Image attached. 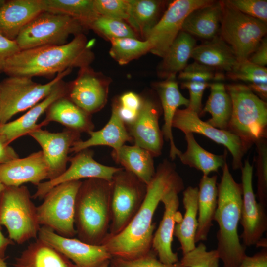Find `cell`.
<instances>
[{
	"instance_id": "56",
	"label": "cell",
	"mask_w": 267,
	"mask_h": 267,
	"mask_svg": "<svg viewBox=\"0 0 267 267\" xmlns=\"http://www.w3.org/2000/svg\"><path fill=\"white\" fill-rule=\"evenodd\" d=\"M6 259L0 258V267H8L5 260Z\"/></svg>"
},
{
	"instance_id": "20",
	"label": "cell",
	"mask_w": 267,
	"mask_h": 267,
	"mask_svg": "<svg viewBox=\"0 0 267 267\" xmlns=\"http://www.w3.org/2000/svg\"><path fill=\"white\" fill-rule=\"evenodd\" d=\"M160 113L155 101L143 99L135 120L128 126L134 144L148 150L153 157L161 155L163 145V135L159 125Z\"/></svg>"
},
{
	"instance_id": "40",
	"label": "cell",
	"mask_w": 267,
	"mask_h": 267,
	"mask_svg": "<svg viewBox=\"0 0 267 267\" xmlns=\"http://www.w3.org/2000/svg\"><path fill=\"white\" fill-rule=\"evenodd\" d=\"M220 260L216 249L208 251L205 244L201 242L183 255L179 262L183 267H219Z\"/></svg>"
},
{
	"instance_id": "11",
	"label": "cell",
	"mask_w": 267,
	"mask_h": 267,
	"mask_svg": "<svg viewBox=\"0 0 267 267\" xmlns=\"http://www.w3.org/2000/svg\"><path fill=\"white\" fill-rule=\"evenodd\" d=\"M111 222L109 235H116L130 223L146 194L147 185L122 168L111 180Z\"/></svg>"
},
{
	"instance_id": "28",
	"label": "cell",
	"mask_w": 267,
	"mask_h": 267,
	"mask_svg": "<svg viewBox=\"0 0 267 267\" xmlns=\"http://www.w3.org/2000/svg\"><path fill=\"white\" fill-rule=\"evenodd\" d=\"M13 267H77L64 255L37 238L15 259Z\"/></svg>"
},
{
	"instance_id": "32",
	"label": "cell",
	"mask_w": 267,
	"mask_h": 267,
	"mask_svg": "<svg viewBox=\"0 0 267 267\" xmlns=\"http://www.w3.org/2000/svg\"><path fill=\"white\" fill-rule=\"evenodd\" d=\"M196 43L192 35L181 31L162 57L157 69L158 75L165 79L176 78L177 73L187 65Z\"/></svg>"
},
{
	"instance_id": "9",
	"label": "cell",
	"mask_w": 267,
	"mask_h": 267,
	"mask_svg": "<svg viewBox=\"0 0 267 267\" xmlns=\"http://www.w3.org/2000/svg\"><path fill=\"white\" fill-rule=\"evenodd\" d=\"M87 30L78 20L67 15L43 11L21 30L15 39L21 50L68 43L71 35Z\"/></svg>"
},
{
	"instance_id": "42",
	"label": "cell",
	"mask_w": 267,
	"mask_h": 267,
	"mask_svg": "<svg viewBox=\"0 0 267 267\" xmlns=\"http://www.w3.org/2000/svg\"><path fill=\"white\" fill-rule=\"evenodd\" d=\"M257 150L256 160L258 201L264 207L267 206V144L265 139L255 142Z\"/></svg>"
},
{
	"instance_id": "12",
	"label": "cell",
	"mask_w": 267,
	"mask_h": 267,
	"mask_svg": "<svg viewBox=\"0 0 267 267\" xmlns=\"http://www.w3.org/2000/svg\"><path fill=\"white\" fill-rule=\"evenodd\" d=\"M212 0H176L170 2L145 40L150 43V52L163 57L181 31L184 20L193 10L213 3Z\"/></svg>"
},
{
	"instance_id": "14",
	"label": "cell",
	"mask_w": 267,
	"mask_h": 267,
	"mask_svg": "<svg viewBox=\"0 0 267 267\" xmlns=\"http://www.w3.org/2000/svg\"><path fill=\"white\" fill-rule=\"evenodd\" d=\"M110 78L95 71L90 66L79 69L76 78L67 83L66 96L91 115L106 105Z\"/></svg>"
},
{
	"instance_id": "29",
	"label": "cell",
	"mask_w": 267,
	"mask_h": 267,
	"mask_svg": "<svg viewBox=\"0 0 267 267\" xmlns=\"http://www.w3.org/2000/svg\"><path fill=\"white\" fill-rule=\"evenodd\" d=\"M191 58L195 61L227 73L230 71L237 62L231 47L218 35L196 45Z\"/></svg>"
},
{
	"instance_id": "4",
	"label": "cell",
	"mask_w": 267,
	"mask_h": 267,
	"mask_svg": "<svg viewBox=\"0 0 267 267\" xmlns=\"http://www.w3.org/2000/svg\"><path fill=\"white\" fill-rule=\"evenodd\" d=\"M111 181L88 178L82 181L75 200L74 224L78 239L101 245L109 234Z\"/></svg>"
},
{
	"instance_id": "38",
	"label": "cell",
	"mask_w": 267,
	"mask_h": 267,
	"mask_svg": "<svg viewBox=\"0 0 267 267\" xmlns=\"http://www.w3.org/2000/svg\"><path fill=\"white\" fill-rule=\"evenodd\" d=\"M109 54L119 64L123 65L150 52L151 46L147 40L124 38L112 40Z\"/></svg>"
},
{
	"instance_id": "54",
	"label": "cell",
	"mask_w": 267,
	"mask_h": 267,
	"mask_svg": "<svg viewBox=\"0 0 267 267\" xmlns=\"http://www.w3.org/2000/svg\"><path fill=\"white\" fill-rule=\"evenodd\" d=\"M4 186L0 182V193L4 188ZM14 244V242L8 237H5L0 228V258L6 259L5 254L8 247Z\"/></svg>"
},
{
	"instance_id": "1",
	"label": "cell",
	"mask_w": 267,
	"mask_h": 267,
	"mask_svg": "<svg viewBox=\"0 0 267 267\" xmlns=\"http://www.w3.org/2000/svg\"><path fill=\"white\" fill-rule=\"evenodd\" d=\"M176 188H184L182 179L174 164L165 160L159 165L153 178L147 185L145 199L132 221L119 234L108 235L102 244L112 257L134 259L151 250L155 211L163 196Z\"/></svg>"
},
{
	"instance_id": "15",
	"label": "cell",
	"mask_w": 267,
	"mask_h": 267,
	"mask_svg": "<svg viewBox=\"0 0 267 267\" xmlns=\"http://www.w3.org/2000/svg\"><path fill=\"white\" fill-rule=\"evenodd\" d=\"M242 201L240 224L243 227L241 238L245 246L257 245L267 230L266 208L256 199L253 187V168L246 159L241 168Z\"/></svg>"
},
{
	"instance_id": "36",
	"label": "cell",
	"mask_w": 267,
	"mask_h": 267,
	"mask_svg": "<svg viewBox=\"0 0 267 267\" xmlns=\"http://www.w3.org/2000/svg\"><path fill=\"white\" fill-rule=\"evenodd\" d=\"M185 138L187 149L178 157L183 164L201 171L203 175L209 176L210 173L222 168L226 162V151L223 155L207 151L197 143L191 133L185 134Z\"/></svg>"
},
{
	"instance_id": "27",
	"label": "cell",
	"mask_w": 267,
	"mask_h": 267,
	"mask_svg": "<svg viewBox=\"0 0 267 267\" xmlns=\"http://www.w3.org/2000/svg\"><path fill=\"white\" fill-rule=\"evenodd\" d=\"M217 176L203 175L200 179L198 194V226L195 243L206 241L213 225L217 207Z\"/></svg>"
},
{
	"instance_id": "21",
	"label": "cell",
	"mask_w": 267,
	"mask_h": 267,
	"mask_svg": "<svg viewBox=\"0 0 267 267\" xmlns=\"http://www.w3.org/2000/svg\"><path fill=\"white\" fill-rule=\"evenodd\" d=\"M49 174V168L41 150L0 165V182L4 186H20L26 183L38 186L48 179Z\"/></svg>"
},
{
	"instance_id": "17",
	"label": "cell",
	"mask_w": 267,
	"mask_h": 267,
	"mask_svg": "<svg viewBox=\"0 0 267 267\" xmlns=\"http://www.w3.org/2000/svg\"><path fill=\"white\" fill-rule=\"evenodd\" d=\"M38 238L59 251L77 267H99L112 257L103 245H91L78 238L60 236L41 226Z\"/></svg>"
},
{
	"instance_id": "24",
	"label": "cell",
	"mask_w": 267,
	"mask_h": 267,
	"mask_svg": "<svg viewBox=\"0 0 267 267\" xmlns=\"http://www.w3.org/2000/svg\"><path fill=\"white\" fill-rule=\"evenodd\" d=\"M44 11L42 0H8L0 7V34L15 40L21 30Z\"/></svg>"
},
{
	"instance_id": "3",
	"label": "cell",
	"mask_w": 267,
	"mask_h": 267,
	"mask_svg": "<svg viewBox=\"0 0 267 267\" xmlns=\"http://www.w3.org/2000/svg\"><path fill=\"white\" fill-rule=\"evenodd\" d=\"M218 185L217 207L214 220L218 226V251L223 267H238L247 256L246 247L239 240L238 224L242 201L241 184L236 182L226 162Z\"/></svg>"
},
{
	"instance_id": "23",
	"label": "cell",
	"mask_w": 267,
	"mask_h": 267,
	"mask_svg": "<svg viewBox=\"0 0 267 267\" xmlns=\"http://www.w3.org/2000/svg\"><path fill=\"white\" fill-rule=\"evenodd\" d=\"M88 134L87 140L75 142L70 149V153L77 152L96 146H108L117 152L127 142H131L133 139L117 110L116 101L113 102L110 118L105 126L97 131H92Z\"/></svg>"
},
{
	"instance_id": "22",
	"label": "cell",
	"mask_w": 267,
	"mask_h": 267,
	"mask_svg": "<svg viewBox=\"0 0 267 267\" xmlns=\"http://www.w3.org/2000/svg\"><path fill=\"white\" fill-rule=\"evenodd\" d=\"M67 83L63 80L54 86L52 90L45 98L30 108L28 111L17 119L0 125V134L6 142L10 144L16 139L42 128L41 123L37 124L39 118L45 113L48 107L57 99L66 95Z\"/></svg>"
},
{
	"instance_id": "51",
	"label": "cell",
	"mask_w": 267,
	"mask_h": 267,
	"mask_svg": "<svg viewBox=\"0 0 267 267\" xmlns=\"http://www.w3.org/2000/svg\"><path fill=\"white\" fill-rule=\"evenodd\" d=\"M248 60L259 66L265 67L267 64V39L264 37L259 45L251 54Z\"/></svg>"
},
{
	"instance_id": "16",
	"label": "cell",
	"mask_w": 267,
	"mask_h": 267,
	"mask_svg": "<svg viewBox=\"0 0 267 267\" xmlns=\"http://www.w3.org/2000/svg\"><path fill=\"white\" fill-rule=\"evenodd\" d=\"M93 156V151L88 148L70 157L69 168L57 178L42 182L37 186V190L32 196V198L43 199L53 187L66 182L92 178L111 181L114 174L122 168L103 165L94 160Z\"/></svg>"
},
{
	"instance_id": "26",
	"label": "cell",
	"mask_w": 267,
	"mask_h": 267,
	"mask_svg": "<svg viewBox=\"0 0 267 267\" xmlns=\"http://www.w3.org/2000/svg\"><path fill=\"white\" fill-rule=\"evenodd\" d=\"M45 117L41 123L46 126L51 122H58L79 133L93 131L91 115L82 110L66 96L54 101L46 109Z\"/></svg>"
},
{
	"instance_id": "57",
	"label": "cell",
	"mask_w": 267,
	"mask_h": 267,
	"mask_svg": "<svg viewBox=\"0 0 267 267\" xmlns=\"http://www.w3.org/2000/svg\"><path fill=\"white\" fill-rule=\"evenodd\" d=\"M109 261H110V260L105 262L104 263H103L99 267H109Z\"/></svg>"
},
{
	"instance_id": "6",
	"label": "cell",
	"mask_w": 267,
	"mask_h": 267,
	"mask_svg": "<svg viewBox=\"0 0 267 267\" xmlns=\"http://www.w3.org/2000/svg\"><path fill=\"white\" fill-rule=\"evenodd\" d=\"M232 104L228 130L251 145L267 137V103L245 85L225 86Z\"/></svg>"
},
{
	"instance_id": "58",
	"label": "cell",
	"mask_w": 267,
	"mask_h": 267,
	"mask_svg": "<svg viewBox=\"0 0 267 267\" xmlns=\"http://www.w3.org/2000/svg\"><path fill=\"white\" fill-rule=\"evenodd\" d=\"M6 0H0V7H1L5 3Z\"/></svg>"
},
{
	"instance_id": "8",
	"label": "cell",
	"mask_w": 267,
	"mask_h": 267,
	"mask_svg": "<svg viewBox=\"0 0 267 267\" xmlns=\"http://www.w3.org/2000/svg\"><path fill=\"white\" fill-rule=\"evenodd\" d=\"M220 1V36L231 47L237 61L247 60L265 37L267 23L241 12L228 0Z\"/></svg>"
},
{
	"instance_id": "44",
	"label": "cell",
	"mask_w": 267,
	"mask_h": 267,
	"mask_svg": "<svg viewBox=\"0 0 267 267\" xmlns=\"http://www.w3.org/2000/svg\"><path fill=\"white\" fill-rule=\"evenodd\" d=\"M99 15L127 21L128 18L129 0H94Z\"/></svg>"
},
{
	"instance_id": "55",
	"label": "cell",
	"mask_w": 267,
	"mask_h": 267,
	"mask_svg": "<svg viewBox=\"0 0 267 267\" xmlns=\"http://www.w3.org/2000/svg\"><path fill=\"white\" fill-rule=\"evenodd\" d=\"M256 94H258L262 100L267 98V83L250 84L247 85Z\"/></svg>"
},
{
	"instance_id": "2",
	"label": "cell",
	"mask_w": 267,
	"mask_h": 267,
	"mask_svg": "<svg viewBox=\"0 0 267 267\" xmlns=\"http://www.w3.org/2000/svg\"><path fill=\"white\" fill-rule=\"evenodd\" d=\"M94 42L82 33L62 45L20 50L7 60L2 72L8 76L53 79L67 69L89 66L94 59Z\"/></svg>"
},
{
	"instance_id": "50",
	"label": "cell",
	"mask_w": 267,
	"mask_h": 267,
	"mask_svg": "<svg viewBox=\"0 0 267 267\" xmlns=\"http://www.w3.org/2000/svg\"><path fill=\"white\" fill-rule=\"evenodd\" d=\"M143 99L136 93L129 91L123 94L118 99L119 105L125 108L139 111Z\"/></svg>"
},
{
	"instance_id": "48",
	"label": "cell",
	"mask_w": 267,
	"mask_h": 267,
	"mask_svg": "<svg viewBox=\"0 0 267 267\" xmlns=\"http://www.w3.org/2000/svg\"><path fill=\"white\" fill-rule=\"evenodd\" d=\"M20 50L15 40L8 39L0 34V72H2L7 60Z\"/></svg>"
},
{
	"instance_id": "5",
	"label": "cell",
	"mask_w": 267,
	"mask_h": 267,
	"mask_svg": "<svg viewBox=\"0 0 267 267\" xmlns=\"http://www.w3.org/2000/svg\"><path fill=\"white\" fill-rule=\"evenodd\" d=\"M32 198L23 185L4 186L0 193V225L6 227L8 238L18 244L37 239L41 227Z\"/></svg>"
},
{
	"instance_id": "43",
	"label": "cell",
	"mask_w": 267,
	"mask_h": 267,
	"mask_svg": "<svg viewBox=\"0 0 267 267\" xmlns=\"http://www.w3.org/2000/svg\"><path fill=\"white\" fill-rule=\"evenodd\" d=\"M108 267H183L179 261L174 264L161 262L156 253L151 250L147 254L134 259H125L112 257Z\"/></svg>"
},
{
	"instance_id": "41",
	"label": "cell",
	"mask_w": 267,
	"mask_h": 267,
	"mask_svg": "<svg viewBox=\"0 0 267 267\" xmlns=\"http://www.w3.org/2000/svg\"><path fill=\"white\" fill-rule=\"evenodd\" d=\"M228 76L235 80H241L249 84L267 83V69L250 62L248 59L237 61Z\"/></svg>"
},
{
	"instance_id": "39",
	"label": "cell",
	"mask_w": 267,
	"mask_h": 267,
	"mask_svg": "<svg viewBox=\"0 0 267 267\" xmlns=\"http://www.w3.org/2000/svg\"><path fill=\"white\" fill-rule=\"evenodd\" d=\"M89 29L105 39L137 38L132 27L125 21L99 15L91 24Z\"/></svg>"
},
{
	"instance_id": "53",
	"label": "cell",
	"mask_w": 267,
	"mask_h": 267,
	"mask_svg": "<svg viewBox=\"0 0 267 267\" xmlns=\"http://www.w3.org/2000/svg\"><path fill=\"white\" fill-rule=\"evenodd\" d=\"M119 116L125 125L132 124L136 119L139 111H135L121 106L118 100H115Z\"/></svg>"
},
{
	"instance_id": "33",
	"label": "cell",
	"mask_w": 267,
	"mask_h": 267,
	"mask_svg": "<svg viewBox=\"0 0 267 267\" xmlns=\"http://www.w3.org/2000/svg\"><path fill=\"white\" fill-rule=\"evenodd\" d=\"M115 161L148 185L155 174L153 156L148 150L136 145H124L117 152H112Z\"/></svg>"
},
{
	"instance_id": "45",
	"label": "cell",
	"mask_w": 267,
	"mask_h": 267,
	"mask_svg": "<svg viewBox=\"0 0 267 267\" xmlns=\"http://www.w3.org/2000/svg\"><path fill=\"white\" fill-rule=\"evenodd\" d=\"M214 70L211 67L194 61L179 72L178 78L184 81L205 83L214 79H222V75H216Z\"/></svg>"
},
{
	"instance_id": "19",
	"label": "cell",
	"mask_w": 267,
	"mask_h": 267,
	"mask_svg": "<svg viewBox=\"0 0 267 267\" xmlns=\"http://www.w3.org/2000/svg\"><path fill=\"white\" fill-rule=\"evenodd\" d=\"M183 189L174 188L165 194L161 200L164 206L162 219L153 234L152 250L158 259L166 264L179 261L178 254L172 250V243L176 222H180L182 217L178 209L179 206L178 193Z\"/></svg>"
},
{
	"instance_id": "18",
	"label": "cell",
	"mask_w": 267,
	"mask_h": 267,
	"mask_svg": "<svg viewBox=\"0 0 267 267\" xmlns=\"http://www.w3.org/2000/svg\"><path fill=\"white\" fill-rule=\"evenodd\" d=\"M80 133L67 129L53 133L42 128L31 132L29 135L40 145L49 171L48 180L53 179L67 169L68 154L73 144L80 140Z\"/></svg>"
},
{
	"instance_id": "37",
	"label": "cell",
	"mask_w": 267,
	"mask_h": 267,
	"mask_svg": "<svg viewBox=\"0 0 267 267\" xmlns=\"http://www.w3.org/2000/svg\"><path fill=\"white\" fill-rule=\"evenodd\" d=\"M44 11L69 16L80 22L86 30L99 16L94 0H42Z\"/></svg>"
},
{
	"instance_id": "10",
	"label": "cell",
	"mask_w": 267,
	"mask_h": 267,
	"mask_svg": "<svg viewBox=\"0 0 267 267\" xmlns=\"http://www.w3.org/2000/svg\"><path fill=\"white\" fill-rule=\"evenodd\" d=\"M81 180L58 184L44 196L43 202L37 207L38 222L63 237L76 235L74 224L75 205Z\"/></svg>"
},
{
	"instance_id": "34",
	"label": "cell",
	"mask_w": 267,
	"mask_h": 267,
	"mask_svg": "<svg viewBox=\"0 0 267 267\" xmlns=\"http://www.w3.org/2000/svg\"><path fill=\"white\" fill-rule=\"evenodd\" d=\"M166 3L159 0H129L127 23L145 40L148 32L161 17Z\"/></svg>"
},
{
	"instance_id": "7",
	"label": "cell",
	"mask_w": 267,
	"mask_h": 267,
	"mask_svg": "<svg viewBox=\"0 0 267 267\" xmlns=\"http://www.w3.org/2000/svg\"><path fill=\"white\" fill-rule=\"evenodd\" d=\"M72 70L68 69L58 74L45 84L23 76H8L3 79L0 82V125L8 122L15 115L29 110L45 98Z\"/></svg>"
},
{
	"instance_id": "49",
	"label": "cell",
	"mask_w": 267,
	"mask_h": 267,
	"mask_svg": "<svg viewBox=\"0 0 267 267\" xmlns=\"http://www.w3.org/2000/svg\"><path fill=\"white\" fill-rule=\"evenodd\" d=\"M238 267H267V248L251 256L247 255Z\"/></svg>"
},
{
	"instance_id": "52",
	"label": "cell",
	"mask_w": 267,
	"mask_h": 267,
	"mask_svg": "<svg viewBox=\"0 0 267 267\" xmlns=\"http://www.w3.org/2000/svg\"><path fill=\"white\" fill-rule=\"evenodd\" d=\"M9 145L0 134V165L19 158L17 152Z\"/></svg>"
},
{
	"instance_id": "46",
	"label": "cell",
	"mask_w": 267,
	"mask_h": 267,
	"mask_svg": "<svg viewBox=\"0 0 267 267\" xmlns=\"http://www.w3.org/2000/svg\"><path fill=\"white\" fill-rule=\"evenodd\" d=\"M228 1L241 12L267 23L266 0H228Z\"/></svg>"
},
{
	"instance_id": "30",
	"label": "cell",
	"mask_w": 267,
	"mask_h": 267,
	"mask_svg": "<svg viewBox=\"0 0 267 267\" xmlns=\"http://www.w3.org/2000/svg\"><path fill=\"white\" fill-rule=\"evenodd\" d=\"M198 194L197 187L188 186L183 192V204L185 209L181 220L176 224L174 236L180 244L184 255L196 246L195 241L198 226Z\"/></svg>"
},
{
	"instance_id": "59",
	"label": "cell",
	"mask_w": 267,
	"mask_h": 267,
	"mask_svg": "<svg viewBox=\"0 0 267 267\" xmlns=\"http://www.w3.org/2000/svg\"></svg>"
},
{
	"instance_id": "35",
	"label": "cell",
	"mask_w": 267,
	"mask_h": 267,
	"mask_svg": "<svg viewBox=\"0 0 267 267\" xmlns=\"http://www.w3.org/2000/svg\"><path fill=\"white\" fill-rule=\"evenodd\" d=\"M209 86L210 94L201 115L209 113L211 118L206 121L208 124L219 129L228 130L232 111L231 97L222 83L215 82L210 84Z\"/></svg>"
},
{
	"instance_id": "47",
	"label": "cell",
	"mask_w": 267,
	"mask_h": 267,
	"mask_svg": "<svg viewBox=\"0 0 267 267\" xmlns=\"http://www.w3.org/2000/svg\"><path fill=\"white\" fill-rule=\"evenodd\" d=\"M208 83L184 81L181 87L187 89L189 93V105L186 108L196 113L199 116L202 111V100L204 91L209 87Z\"/></svg>"
},
{
	"instance_id": "31",
	"label": "cell",
	"mask_w": 267,
	"mask_h": 267,
	"mask_svg": "<svg viewBox=\"0 0 267 267\" xmlns=\"http://www.w3.org/2000/svg\"><path fill=\"white\" fill-rule=\"evenodd\" d=\"M221 18L220 1H214L191 11L184 20L181 31L209 40L217 36Z\"/></svg>"
},
{
	"instance_id": "13",
	"label": "cell",
	"mask_w": 267,
	"mask_h": 267,
	"mask_svg": "<svg viewBox=\"0 0 267 267\" xmlns=\"http://www.w3.org/2000/svg\"><path fill=\"white\" fill-rule=\"evenodd\" d=\"M172 127L181 130L184 134L191 133L202 134L223 145L232 155L233 169H239L243 166V157L250 145L231 132L213 127L202 120L196 113L188 108L177 110Z\"/></svg>"
},
{
	"instance_id": "25",
	"label": "cell",
	"mask_w": 267,
	"mask_h": 267,
	"mask_svg": "<svg viewBox=\"0 0 267 267\" xmlns=\"http://www.w3.org/2000/svg\"><path fill=\"white\" fill-rule=\"evenodd\" d=\"M176 78L171 77L154 84L155 89L159 95L163 111L164 124L162 132L165 139L170 145V157L174 160L179 157L181 152L176 146L172 134V122L176 112L180 106L186 107L189 99L180 92Z\"/></svg>"
}]
</instances>
